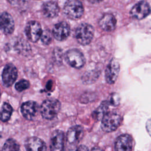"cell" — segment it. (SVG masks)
<instances>
[{
	"label": "cell",
	"mask_w": 151,
	"mask_h": 151,
	"mask_svg": "<svg viewBox=\"0 0 151 151\" xmlns=\"http://www.w3.org/2000/svg\"><path fill=\"white\" fill-rule=\"evenodd\" d=\"M93 27L87 23H81L76 28L74 37L77 41L83 45L90 44L94 36Z\"/></svg>",
	"instance_id": "6da1fadb"
},
{
	"label": "cell",
	"mask_w": 151,
	"mask_h": 151,
	"mask_svg": "<svg viewBox=\"0 0 151 151\" xmlns=\"http://www.w3.org/2000/svg\"><path fill=\"white\" fill-rule=\"evenodd\" d=\"M146 129L148 134L151 137V119L147 120L146 123Z\"/></svg>",
	"instance_id": "d4e9b609"
},
{
	"label": "cell",
	"mask_w": 151,
	"mask_h": 151,
	"mask_svg": "<svg viewBox=\"0 0 151 151\" xmlns=\"http://www.w3.org/2000/svg\"><path fill=\"white\" fill-rule=\"evenodd\" d=\"M53 37L58 41H64L66 40L70 33V27L69 24L65 21H61L56 24L52 31Z\"/></svg>",
	"instance_id": "7c38bea8"
},
{
	"label": "cell",
	"mask_w": 151,
	"mask_h": 151,
	"mask_svg": "<svg viewBox=\"0 0 151 151\" xmlns=\"http://www.w3.org/2000/svg\"><path fill=\"white\" fill-rule=\"evenodd\" d=\"M83 134L84 130L81 126L76 125L70 127L68 130L65 136L67 148L69 150H73L76 148Z\"/></svg>",
	"instance_id": "3957f363"
},
{
	"label": "cell",
	"mask_w": 151,
	"mask_h": 151,
	"mask_svg": "<svg viewBox=\"0 0 151 151\" xmlns=\"http://www.w3.org/2000/svg\"><path fill=\"white\" fill-rule=\"evenodd\" d=\"M150 13V6L146 1H140L137 2L132 7L130 12V15L136 19H143Z\"/></svg>",
	"instance_id": "30bf717a"
},
{
	"label": "cell",
	"mask_w": 151,
	"mask_h": 151,
	"mask_svg": "<svg viewBox=\"0 0 151 151\" xmlns=\"http://www.w3.org/2000/svg\"><path fill=\"white\" fill-rule=\"evenodd\" d=\"M109 102L110 104H111L112 106H117L120 102V97H119V94H117L116 93L112 94L110 97Z\"/></svg>",
	"instance_id": "cb8c5ba5"
},
{
	"label": "cell",
	"mask_w": 151,
	"mask_h": 151,
	"mask_svg": "<svg viewBox=\"0 0 151 151\" xmlns=\"http://www.w3.org/2000/svg\"><path fill=\"white\" fill-rule=\"evenodd\" d=\"M18 76V71L15 66L12 64L5 65L2 73L3 84L6 87L11 86Z\"/></svg>",
	"instance_id": "9c48e42d"
},
{
	"label": "cell",
	"mask_w": 151,
	"mask_h": 151,
	"mask_svg": "<svg viewBox=\"0 0 151 151\" xmlns=\"http://www.w3.org/2000/svg\"><path fill=\"white\" fill-rule=\"evenodd\" d=\"M76 151H89L88 147L84 145H80L77 149Z\"/></svg>",
	"instance_id": "484cf974"
},
{
	"label": "cell",
	"mask_w": 151,
	"mask_h": 151,
	"mask_svg": "<svg viewBox=\"0 0 151 151\" xmlns=\"http://www.w3.org/2000/svg\"><path fill=\"white\" fill-rule=\"evenodd\" d=\"M120 71V64L116 58H112L106 67L105 78L107 83L114 84L116 81Z\"/></svg>",
	"instance_id": "ba28073f"
},
{
	"label": "cell",
	"mask_w": 151,
	"mask_h": 151,
	"mask_svg": "<svg viewBox=\"0 0 151 151\" xmlns=\"http://www.w3.org/2000/svg\"><path fill=\"white\" fill-rule=\"evenodd\" d=\"M65 136L60 130H54L50 139V151H64Z\"/></svg>",
	"instance_id": "8fae6325"
},
{
	"label": "cell",
	"mask_w": 151,
	"mask_h": 151,
	"mask_svg": "<svg viewBox=\"0 0 151 151\" xmlns=\"http://www.w3.org/2000/svg\"><path fill=\"white\" fill-rule=\"evenodd\" d=\"M122 122L121 116L114 112H108L101 119V127L105 132H111L116 130Z\"/></svg>",
	"instance_id": "277c9868"
},
{
	"label": "cell",
	"mask_w": 151,
	"mask_h": 151,
	"mask_svg": "<svg viewBox=\"0 0 151 151\" xmlns=\"http://www.w3.org/2000/svg\"><path fill=\"white\" fill-rule=\"evenodd\" d=\"M109 105H110V103H109V101H103L94 112L95 117L97 118L98 120L102 119L103 116L106 113L109 112Z\"/></svg>",
	"instance_id": "ffe728a7"
},
{
	"label": "cell",
	"mask_w": 151,
	"mask_h": 151,
	"mask_svg": "<svg viewBox=\"0 0 151 151\" xmlns=\"http://www.w3.org/2000/svg\"><path fill=\"white\" fill-rule=\"evenodd\" d=\"M12 113V108L11 106L6 103L4 102L1 107V120L2 122H7L11 117Z\"/></svg>",
	"instance_id": "d6986e66"
},
{
	"label": "cell",
	"mask_w": 151,
	"mask_h": 151,
	"mask_svg": "<svg viewBox=\"0 0 151 151\" xmlns=\"http://www.w3.org/2000/svg\"><path fill=\"white\" fill-rule=\"evenodd\" d=\"M0 27L1 31L6 35L11 34L15 27L14 21L12 16L6 12H3L0 17Z\"/></svg>",
	"instance_id": "9a60e30c"
},
{
	"label": "cell",
	"mask_w": 151,
	"mask_h": 151,
	"mask_svg": "<svg viewBox=\"0 0 151 151\" xmlns=\"http://www.w3.org/2000/svg\"><path fill=\"white\" fill-rule=\"evenodd\" d=\"M133 139L130 135L123 134L117 137L114 143L115 151H132Z\"/></svg>",
	"instance_id": "5bb4252c"
},
{
	"label": "cell",
	"mask_w": 151,
	"mask_h": 151,
	"mask_svg": "<svg viewBox=\"0 0 151 151\" xmlns=\"http://www.w3.org/2000/svg\"><path fill=\"white\" fill-rule=\"evenodd\" d=\"M65 60L72 67L80 68L83 67L86 63V59L83 54L76 48L70 49L65 54Z\"/></svg>",
	"instance_id": "8992f818"
},
{
	"label": "cell",
	"mask_w": 151,
	"mask_h": 151,
	"mask_svg": "<svg viewBox=\"0 0 151 151\" xmlns=\"http://www.w3.org/2000/svg\"><path fill=\"white\" fill-rule=\"evenodd\" d=\"M25 33L30 41L37 42L41 38L42 33L40 24L36 21L28 22L25 28Z\"/></svg>",
	"instance_id": "52a82bcc"
},
{
	"label": "cell",
	"mask_w": 151,
	"mask_h": 151,
	"mask_svg": "<svg viewBox=\"0 0 151 151\" xmlns=\"http://www.w3.org/2000/svg\"><path fill=\"white\" fill-rule=\"evenodd\" d=\"M91 151H103V150L99 147H94L91 149Z\"/></svg>",
	"instance_id": "4316f807"
},
{
	"label": "cell",
	"mask_w": 151,
	"mask_h": 151,
	"mask_svg": "<svg viewBox=\"0 0 151 151\" xmlns=\"http://www.w3.org/2000/svg\"><path fill=\"white\" fill-rule=\"evenodd\" d=\"M29 86V83L26 80H21L15 85V88L18 91H22L27 89Z\"/></svg>",
	"instance_id": "603a6c76"
},
{
	"label": "cell",
	"mask_w": 151,
	"mask_h": 151,
	"mask_svg": "<svg viewBox=\"0 0 151 151\" xmlns=\"http://www.w3.org/2000/svg\"><path fill=\"white\" fill-rule=\"evenodd\" d=\"M21 111L22 116L27 120L34 119L38 111V105L34 101H27L22 103L21 107Z\"/></svg>",
	"instance_id": "4fadbf2b"
},
{
	"label": "cell",
	"mask_w": 151,
	"mask_h": 151,
	"mask_svg": "<svg viewBox=\"0 0 151 151\" xmlns=\"http://www.w3.org/2000/svg\"><path fill=\"white\" fill-rule=\"evenodd\" d=\"M52 33L48 29H46L42 31L40 39L44 45H49L52 40Z\"/></svg>",
	"instance_id": "7402d4cb"
},
{
	"label": "cell",
	"mask_w": 151,
	"mask_h": 151,
	"mask_svg": "<svg viewBox=\"0 0 151 151\" xmlns=\"http://www.w3.org/2000/svg\"><path fill=\"white\" fill-rule=\"evenodd\" d=\"M41 11L45 17L52 18L58 15L60 8L55 1H47L42 5Z\"/></svg>",
	"instance_id": "ac0fdd59"
},
{
	"label": "cell",
	"mask_w": 151,
	"mask_h": 151,
	"mask_svg": "<svg viewBox=\"0 0 151 151\" xmlns=\"http://www.w3.org/2000/svg\"><path fill=\"white\" fill-rule=\"evenodd\" d=\"M27 151H47L45 142L37 137H30L25 142Z\"/></svg>",
	"instance_id": "2e32d148"
},
{
	"label": "cell",
	"mask_w": 151,
	"mask_h": 151,
	"mask_svg": "<svg viewBox=\"0 0 151 151\" xmlns=\"http://www.w3.org/2000/svg\"><path fill=\"white\" fill-rule=\"evenodd\" d=\"M61 108L60 102L55 99L45 100L40 107V112L43 118L47 120L54 119Z\"/></svg>",
	"instance_id": "7a4b0ae2"
},
{
	"label": "cell",
	"mask_w": 151,
	"mask_h": 151,
	"mask_svg": "<svg viewBox=\"0 0 151 151\" xmlns=\"http://www.w3.org/2000/svg\"><path fill=\"white\" fill-rule=\"evenodd\" d=\"M99 25L104 31L110 32L114 29L116 25V19L111 14H104L99 21Z\"/></svg>",
	"instance_id": "e0dca14e"
},
{
	"label": "cell",
	"mask_w": 151,
	"mask_h": 151,
	"mask_svg": "<svg viewBox=\"0 0 151 151\" xmlns=\"http://www.w3.org/2000/svg\"><path fill=\"white\" fill-rule=\"evenodd\" d=\"M1 151H21L18 142L13 139H8L4 143Z\"/></svg>",
	"instance_id": "44dd1931"
},
{
	"label": "cell",
	"mask_w": 151,
	"mask_h": 151,
	"mask_svg": "<svg viewBox=\"0 0 151 151\" xmlns=\"http://www.w3.org/2000/svg\"><path fill=\"white\" fill-rule=\"evenodd\" d=\"M64 12L70 19H76L82 17L84 8L81 2L77 0H69L64 5Z\"/></svg>",
	"instance_id": "5b68a950"
}]
</instances>
